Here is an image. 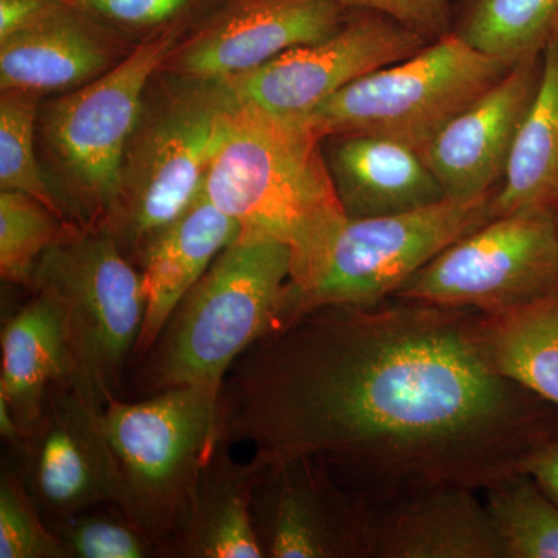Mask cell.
<instances>
[{
  "mask_svg": "<svg viewBox=\"0 0 558 558\" xmlns=\"http://www.w3.org/2000/svg\"><path fill=\"white\" fill-rule=\"evenodd\" d=\"M480 318L403 299L307 312L231 366L220 439L319 459L355 490H486L558 436V409L494 369Z\"/></svg>",
  "mask_w": 558,
  "mask_h": 558,
  "instance_id": "obj_1",
  "label": "cell"
},
{
  "mask_svg": "<svg viewBox=\"0 0 558 558\" xmlns=\"http://www.w3.org/2000/svg\"><path fill=\"white\" fill-rule=\"evenodd\" d=\"M205 194L242 234L288 245L300 289L317 277L347 222L330 179L323 138L300 117L238 102L227 119Z\"/></svg>",
  "mask_w": 558,
  "mask_h": 558,
  "instance_id": "obj_2",
  "label": "cell"
},
{
  "mask_svg": "<svg viewBox=\"0 0 558 558\" xmlns=\"http://www.w3.org/2000/svg\"><path fill=\"white\" fill-rule=\"evenodd\" d=\"M290 277L288 245L241 233L180 301L124 391L134 399L179 387L220 391L231 366L277 326Z\"/></svg>",
  "mask_w": 558,
  "mask_h": 558,
  "instance_id": "obj_3",
  "label": "cell"
},
{
  "mask_svg": "<svg viewBox=\"0 0 558 558\" xmlns=\"http://www.w3.org/2000/svg\"><path fill=\"white\" fill-rule=\"evenodd\" d=\"M236 105L223 80L160 69L149 81L121 161L116 205L100 229L135 266L146 245L204 193Z\"/></svg>",
  "mask_w": 558,
  "mask_h": 558,
  "instance_id": "obj_4",
  "label": "cell"
},
{
  "mask_svg": "<svg viewBox=\"0 0 558 558\" xmlns=\"http://www.w3.org/2000/svg\"><path fill=\"white\" fill-rule=\"evenodd\" d=\"M194 22L145 36L100 78L39 105L40 168L62 215L80 229L100 230L109 219L146 87Z\"/></svg>",
  "mask_w": 558,
  "mask_h": 558,
  "instance_id": "obj_5",
  "label": "cell"
},
{
  "mask_svg": "<svg viewBox=\"0 0 558 558\" xmlns=\"http://www.w3.org/2000/svg\"><path fill=\"white\" fill-rule=\"evenodd\" d=\"M220 391L167 389L119 399L101 411V425L119 473V508L165 557L189 513L194 488L218 446Z\"/></svg>",
  "mask_w": 558,
  "mask_h": 558,
  "instance_id": "obj_6",
  "label": "cell"
},
{
  "mask_svg": "<svg viewBox=\"0 0 558 558\" xmlns=\"http://www.w3.org/2000/svg\"><path fill=\"white\" fill-rule=\"evenodd\" d=\"M31 290L49 293L64 319L69 388L95 410L124 399L145 322L138 267L105 230H78L40 258Z\"/></svg>",
  "mask_w": 558,
  "mask_h": 558,
  "instance_id": "obj_7",
  "label": "cell"
},
{
  "mask_svg": "<svg viewBox=\"0 0 558 558\" xmlns=\"http://www.w3.org/2000/svg\"><path fill=\"white\" fill-rule=\"evenodd\" d=\"M509 69L453 31L405 60L354 81L300 119L319 138L377 135L421 153Z\"/></svg>",
  "mask_w": 558,
  "mask_h": 558,
  "instance_id": "obj_8",
  "label": "cell"
},
{
  "mask_svg": "<svg viewBox=\"0 0 558 558\" xmlns=\"http://www.w3.org/2000/svg\"><path fill=\"white\" fill-rule=\"evenodd\" d=\"M492 196L447 197L398 215L348 219L317 277L304 288L286 289L275 329L319 307L392 299L429 260L492 219Z\"/></svg>",
  "mask_w": 558,
  "mask_h": 558,
  "instance_id": "obj_9",
  "label": "cell"
},
{
  "mask_svg": "<svg viewBox=\"0 0 558 558\" xmlns=\"http://www.w3.org/2000/svg\"><path fill=\"white\" fill-rule=\"evenodd\" d=\"M558 290L553 208L497 216L449 245L392 299L498 314Z\"/></svg>",
  "mask_w": 558,
  "mask_h": 558,
  "instance_id": "obj_10",
  "label": "cell"
},
{
  "mask_svg": "<svg viewBox=\"0 0 558 558\" xmlns=\"http://www.w3.org/2000/svg\"><path fill=\"white\" fill-rule=\"evenodd\" d=\"M428 40L384 14L349 10L328 38L284 51L258 69L226 81L240 105L303 117L337 92L416 53Z\"/></svg>",
  "mask_w": 558,
  "mask_h": 558,
  "instance_id": "obj_11",
  "label": "cell"
},
{
  "mask_svg": "<svg viewBox=\"0 0 558 558\" xmlns=\"http://www.w3.org/2000/svg\"><path fill=\"white\" fill-rule=\"evenodd\" d=\"M351 490L359 558H508L478 490L457 484Z\"/></svg>",
  "mask_w": 558,
  "mask_h": 558,
  "instance_id": "obj_12",
  "label": "cell"
},
{
  "mask_svg": "<svg viewBox=\"0 0 558 558\" xmlns=\"http://www.w3.org/2000/svg\"><path fill=\"white\" fill-rule=\"evenodd\" d=\"M47 523L92 508L119 506L116 461L101 411L76 392L54 385L35 427L5 454Z\"/></svg>",
  "mask_w": 558,
  "mask_h": 558,
  "instance_id": "obj_13",
  "label": "cell"
},
{
  "mask_svg": "<svg viewBox=\"0 0 558 558\" xmlns=\"http://www.w3.org/2000/svg\"><path fill=\"white\" fill-rule=\"evenodd\" d=\"M340 0H215L163 65L201 80H229L339 31Z\"/></svg>",
  "mask_w": 558,
  "mask_h": 558,
  "instance_id": "obj_14",
  "label": "cell"
},
{
  "mask_svg": "<svg viewBox=\"0 0 558 558\" xmlns=\"http://www.w3.org/2000/svg\"><path fill=\"white\" fill-rule=\"evenodd\" d=\"M252 515L264 558H359L354 492L319 459L264 462Z\"/></svg>",
  "mask_w": 558,
  "mask_h": 558,
  "instance_id": "obj_15",
  "label": "cell"
},
{
  "mask_svg": "<svg viewBox=\"0 0 558 558\" xmlns=\"http://www.w3.org/2000/svg\"><path fill=\"white\" fill-rule=\"evenodd\" d=\"M542 72L543 54L512 65L421 150L446 197L473 201L497 191Z\"/></svg>",
  "mask_w": 558,
  "mask_h": 558,
  "instance_id": "obj_16",
  "label": "cell"
},
{
  "mask_svg": "<svg viewBox=\"0 0 558 558\" xmlns=\"http://www.w3.org/2000/svg\"><path fill=\"white\" fill-rule=\"evenodd\" d=\"M138 40L60 0L24 31L0 40V89L40 97L78 89L116 68Z\"/></svg>",
  "mask_w": 558,
  "mask_h": 558,
  "instance_id": "obj_17",
  "label": "cell"
},
{
  "mask_svg": "<svg viewBox=\"0 0 558 558\" xmlns=\"http://www.w3.org/2000/svg\"><path fill=\"white\" fill-rule=\"evenodd\" d=\"M323 153L348 219L379 218L447 199L418 150L377 135L323 138Z\"/></svg>",
  "mask_w": 558,
  "mask_h": 558,
  "instance_id": "obj_18",
  "label": "cell"
},
{
  "mask_svg": "<svg viewBox=\"0 0 558 558\" xmlns=\"http://www.w3.org/2000/svg\"><path fill=\"white\" fill-rule=\"evenodd\" d=\"M240 234V223L216 207L204 190L182 216L146 245L137 263L145 322L132 366L148 354L180 301Z\"/></svg>",
  "mask_w": 558,
  "mask_h": 558,
  "instance_id": "obj_19",
  "label": "cell"
},
{
  "mask_svg": "<svg viewBox=\"0 0 558 558\" xmlns=\"http://www.w3.org/2000/svg\"><path fill=\"white\" fill-rule=\"evenodd\" d=\"M219 439L202 470L171 557L264 558L252 515V498L264 462H242Z\"/></svg>",
  "mask_w": 558,
  "mask_h": 558,
  "instance_id": "obj_20",
  "label": "cell"
},
{
  "mask_svg": "<svg viewBox=\"0 0 558 558\" xmlns=\"http://www.w3.org/2000/svg\"><path fill=\"white\" fill-rule=\"evenodd\" d=\"M0 400L27 435L54 385L69 388L70 355L60 306L49 293L32 296L5 318L0 333Z\"/></svg>",
  "mask_w": 558,
  "mask_h": 558,
  "instance_id": "obj_21",
  "label": "cell"
},
{
  "mask_svg": "<svg viewBox=\"0 0 558 558\" xmlns=\"http://www.w3.org/2000/svg\"><path fill=\"white\" fill-rule=\"evenodd\" d=\"M558 199V39L543 53L542 81L521 123L505 178L490 199L492 218Z\"/></svg>",
  "mask_w": 558,
  "mask_h": 558,
  "instance_id": "obj_22",
  "label": "cell"
},
{
  "mask_svg": "<svg viewBox=\"0 0 558 558\" xmlns=\"http://www.w3.org/2000/svg\"><path fill=\"white\" fill-rule=\"evenodd\" d=\"M481 341L494 369L558 409V290L480 318Z\"/></svg>",
  "mask_w": 558,
  "mask_h": 558,
  "instance_id": "obj_23",
  "label": "cell"
},
{
  "mask_svg": "<svg viewBox=\"0 0 558 558\" xmlns=\"http://www.w3.org/2000/svg\"><path fill=\"white\" fill-rule=\"evenodd\" d=\"M453 31L512 68L558 39V0H464Z\"/></svg>",
  "mask_w": 558,
  "mask_h": 558,
  "instance_id": "obj_24",
  "label": "cell"
},
{
  "mask_svg": "<svg viewBox=\"0 0 558 558\" xmlns=\"http://www.w3.org/2000/svg\"><path fill=\"white\" fill-rule=\"evenodd\" d=\"M508 558H558V505L526 472L481 492Z\"/></svg>",
  "mask_w": 558,
  "mask_h": 558,
  "instance_id": "obj_25",
  "label": "cell"
},
{
  "mask_svg": "<svg viewBox=\"0 0 558 558\" xmlns=\"http://www.w3.org/2000/svg\"><path fill=\"white\" fill-rule=\"evenodd\" d=\"M78 230V226L31 194L0 190L2 281L31 289L40 258Z\"/></svg>",
  "mask_w": 558,
  "mask_h": 558,
  "instance_id": "obj_26",
  "label": "cell"
},
{
  "mask_svg": "<svg viewBox=\"0 0 558 558\" xmlns=\"http://www.w3.org/2000/svg\"><path fill=\"white\" fill-rule=\"evenodd\" d=\"M40 98L25 90L0 95V190L31 194L65 218L40 168L36 137Z\"/></svg>",
  "mask_w": 558,
  "mask_h": 558,
  "instance_id": "obj_27",
  "label": "cell"
},
{
  "mask_svg": "<svg viewBox=\"0 0 558 558\" xmlns=\"http://www.w3.org/2000/svg\"><path fill=\"white\" fill-rule=\"evenodd\" d=\"M92 508L49 523L68 558H159L163 550L119 508Z\"/></svg>",
  "mask_w": 558,
  "mask_h": 558,
  "instance_id": "obj_28",
  "label": "cell"
},
{
  "mask_svg": "<svg viewBox=\"0 0 558 558\" xmlns=\"http://www.w3.org/2000/svg\"><path fill=\"white\" fill-rule=\"evenodd\" d=\"M0 558H68L5 454L0 468Z\"/></svg>",
  "mask_w": 558,
  "mask_h": 558,
  "instance_id": "obj_29",
  "label": "cell"
},
{
  "mask_svg": "<svg viewBox=\"0 0 558 558\" xmlns=\"http://www.w3.org/2000/svg\"><path fill=\"white\" fill-rule=\"evenodd\" d=\"M101 24L140 38L199 20L215 0H64ZM137 39V38H135Z\"/></svg>",
  "mask_w": 558,
  "mask_h": 558,
  "instance_id": "obj_30",
  "label": "cell"
},
{
  "mask_svg": "<svg viewBox=\"0 0 558 558\" xmlns=\"http://www.w3.org/2000/svg\"><path fill=\"white\" fill-rule=\"evenodd\" d=\"M453 0H340L348 10L384 14L428 43L454 28Z\"/></svg>",
  "mask_w": 558,
  "mask_h": 558,
  "instance_id": "obj_31",
  "label": "cell"
},
{
  "mask_svg": "<svg viewBox=\"0 0 558 558\" xmlns=\"http://www.w3.org/2000/svg\"><path fill=\"white\" fill-rule=\"evenodd\" d=\"M60 0H0V40L39 20Z\"/></svg>",
  "mask_w": 558,
  "mask_h": 558,
  "instance_id": "obj_32",
  "label": "cell"
},
{
  "mask_svg": "<svg viewBox=\"0 0 558 558\" xmlns=\"http://www.w3.org/2000/svg\"><path fill=\"white\" fill-rule=\"evenodd\" d=\"M524 472L558 505V436L532 454Z\"/></svg>",
  "mask_w": 558,
  "mask_h": 558,
  "instance_id": "obj_33",
  "label": "cell"
},
{
  "mask_svg": "<svg viewBox=\"0 0 558 558\" xmlns=\"http://www.w3.org/2000/svg\"><path fill=\"white\" fill-rule=\"evenodd\" d=\"M553 211H554V218H556L557 229H558V199L556 201V204H554Z\"/></svg>",
  "mask_w": 558,
  "mask_h": 558,
  "instance_id": "obj_34",
  "label": "cell"
},
{
  "mask_svg": "<svg viewBox=\"0 0 558 558\" xmlns=\"http://www.w3.org/2000/svg\"><path fill=\"white\" fill-rule=\"evenodd\" d=\"M462 2H464V0H462Z\"/></svg>",
  "mask_w": 558,
  "mask_h": 558,
  "instance_id": "obj_35",
  "label": "cell"
}]
</instances>
